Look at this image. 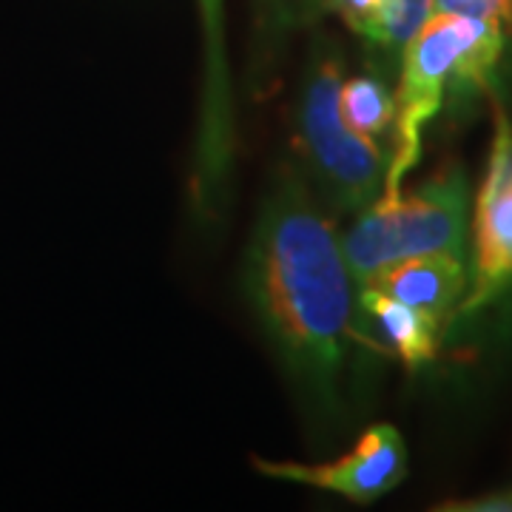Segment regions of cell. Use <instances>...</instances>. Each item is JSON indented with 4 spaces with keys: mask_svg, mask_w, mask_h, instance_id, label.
<instances>
[{
    "mask_svg": "<svg viewBox=\"0 0 512 512\" xmlns=\"http://www.w3.org/2000/svg\"><path fill=\"white\" fill-rule=\"evenodd\" d=\"M256 473L282 478L293 484L336 493L356 504L379 501L393 493L407 476V447L393 424H373L356 441V447L328 464H299V461H271L251 458Z\"/></svg>",
    "mask_w": 512,
    "mask_h": 512,
    "instance_id": "cell-6",
    "label": "cell"
},
{
    "mask_svg": "<svg viewBox=\"0 0 512 512\" xmlns=\"http://www.w3.org/2000/svg\"><path fill=\"white\" fill-rule=\"evenodd\" d=\"M430 15H433V0H390L387 18H384L382 43L376 52H384L387 57L402 55L404 43L416 35V29Z\"/></svg>",
    "mask_w": 512,
    "mask_h": 512,
    "instance_id": "cell-11",
    "label": "cell"
},
{
    "mask_svg": "<svg viewBox=\"0 0 512 512\" xmlns=\"http://www.w3.org/2000/svg\"><path fill=\"white\" fill-rule=\"evenodd\" d=\"M436 512H512V487H498L473 498H450L433 507Z\"/></svg>",
    "mask_w": 512,
    "mask_h": 512,
    "instance_id": "cell-12",
    "label": "cell"
},
{
    "mask_svg": "<svg viewBox=\"0 0 512 512\" xmlns=\"http://www.w3.org/2000/svg\"><path fill=\"white\" fill-rule=\"evenodd\" d=\"M510 37L490 20L433 12L404 43L396 94V148L379 197L396 200L421 160V134L444 106V94L476 97L493 89Z\"/></svg>",
    "mask_w": 512,
    "mask_h": 512,
    "instance_id": "cell-2",
    "label": "cell"
},
{
    "mask_svg": "<svg viewBox=\"0 0 512 512\" xmlns=\"http://www.w3.org/2000/svg\"><path fill=\"white\" fill-rule=\"evenodd\" d=\"M433 12H458V15H473V18L495 23L487 0H433Z\"/></svg>",
    "mask_w": 512,
    "mask_h": 512,
    "instance_id": "cell-13",
    "label": "cell"
},
{
    "mask_svg": "<svg viewBox=\"0 0 512 512\" xmlns=\"http://www.w3.org/2000/svg\"><path fill=\"white\" fill-rule=\"evenodd\" d=\"M313 3L322 12L342 20L350 32H356L365 40L370 49H379L390 0H313Z\"/></svg>",
    "mask_w": 512,
    "mask_h": 512,
    "instance_id": "cell-10",
    "label": "cell"
},
{
    "mask_svg": "<svg viewBox=\"0 0 512 512\" xmlns=\"http://www.w3.org/2000/svg\"><path fill=\"white\" fill-rule=\"evenodd\" d=\"M342 55L325 37L316 40L299 94V146L322 197L359 214L382 194L390 157L376 140L356 134L342 117Z\"/></svg>",
    "mask_w": 512,
    "mask_h": 512,
    "instance_id": "cell-4",
    "label": "cell"
},
{
    "mask_svg": "<svg viewBox=\"0 0 512 512\" xmlns=\"http://www.w3.org/2000/svg\"><path fill=\"white\" fill-rule=\"evenodd\" d=\"M342 117L362 137H382L396 123V94L379 74H356L342 83Z\"/></svg>",
    "mask_w": 512,
    "mask_h": 512,
    "instance_id": "cell-9",
    "label": "cell"
},
{
    "mask_svg": "<svg viewBox=\"0 0 512 512\" xmlns=\"http://www.w3.org/2000/svg\"><path fill=\"white\" fill-rule=\"evenodd\" d=\"M359 305L370 322V339L376 348L390 350L407 370L436 362L444 330L439 319L373 288H359Z\"/></svg>",
    "mask_w": 512,
    "mask_h": 512,
    "instance_id": "cell-8",
    "label": "cell"
},
{
    "mask_svg": "<svg viewBox=\"0 0 512 512\" xmlns=\"http://www.w3.org/2000/svg\"><path fill=\"white\" fill-rule=\"evenodd\" d=\"M359 291L342 234L299 174L271 185L242 259V293L302 404L319 419L342 413L353 350L373 345L356 319Z\"/></svg>",
    "mask_w": 512,
    "mask_h": 512,
    "instance_id": "cell-1",
    "label": "cell"
},
{
    "mask_svg": "<svg viewBox=\"0 0 512 512\" xmlns=\"http://www.w3.org/2000/svg\"><path fill=\"white\" fill-rule=\"evenodd\" d=\"M470 228V285L456 319L484 311L512 291V120L501 106L495 109L493 146L478 185Z\"/></svg>",
    "mask_w": 512,
    "mask_h": 512,
    "instance_id": "cell-5",
    "label": "cell"
},
{
    "mask_svg": "<svg viewBox=\"0 0 512 512\" xmlns=\"http://www.w3.org/2000/svg\"><path fill=\"white\" fill-rule=\"evenodd\" d=\"M490 3V15L504 29V35L512 40V0H487Z\"/></svg>",
    "mask_w": 512,
    "mask_h": 512,
    "instance_id": "cell-14",
    "label": "cell"
},
{
    "mask_svg": "<svg viewBox=\"0 0 512 512\" xmlns=\"http://www.w3.org/2000/svg\"><path fill=\"white\" fill-rule=\"evenodd\" d=\"M467 285H470L467 256L439 251V254H416L390 262L379 274L370 276L362 288L387 293L447 325L450 319H456Z\"/></svg>",
    "mask_w": 512,
    "mask_h": 512,
    "instance_id": "cell-7",
    "label": "cell"
},
{
    "mask_svg": "<svg viewBox=\"0 0 512 512\" xmlns=\"http://www.w3.org/2000/svg\"><path fill=\"white\" fill-rule=\"evenodd\" d=\"M467 234L470 183L458 165H450L396 200L376 197L362 208L342 234V251L362 288L370 276L404 256L439 251L467 256Z\"/></svg>",
    "mask_w": 512,
    "mask_h": 512,
    "instance_id": "cell-3",
    "label": "cell"
}]
</instances>
